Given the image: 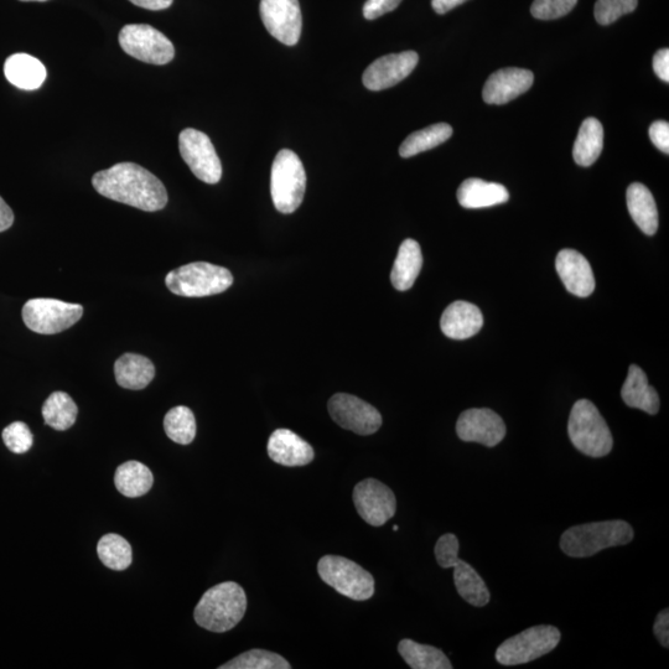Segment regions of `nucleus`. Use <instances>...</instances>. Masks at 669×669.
<instances>
[{
  "mask_svg": "<svg viewBox=\"0 0 669 669\" xmlns=\"http://www.w3.org/2000/svg\"><path fill=\"white\" fill-rule=\"evenodd\" d=\"M77 413L76 403L65 392H54L46 399L43 406V417L49 427L64 432L75 424Z\"/></svg>",
  "mask_w": 669,
  "mask_h": 669,
  "instance_id": "nucleus-32",
  "label": "nucleus"
},
{
  "mask_svg": "<svg viewBox=\"0 0 669 669\" xmlns=\"http://www.w3.org/2000/svg\"><path fill=\"white\" fill-rule=\"evenodd\" d=\"M354 503L362 520L373 527L386 525L397 511L393 491L376 479H366L355 486Z\"/></svg>",
  "mask_w": 669,
  "mask_h": 669,
  "instance_id": "nucleus-14",
  "label": "nucleus"
},
{
  "mask_svg": "<svg viewBox=\"0 0 669 669\" xmlns=\"http://www.w3.org/2000/svg\"><path fill=\"white\" fill-rule=\"evenodd\" d=\"M22 2H48V0H22Z\"/></svg>",
  "mask_w": 669,
  "mask_h": 669,
  "instance_id": "nucleus-47",
  "label": "nucleus"
},
{
  "mask_svg": "<svg viewBox=\"0 0 669 669\" xmlns=\"http://www.w3.org/2000/svg\"><path fill=\"white\" fill-rule=\"evenodd\" d=\"M653 70L662 81L669 82V50L662 49L653 56Z\"/></svg>",
  "mask_w": 669,
  "mask_h": 669,
  "instance_id": "nucleus-43",
  "label": "nucleus"
},
{
  "mask_svg": "<svg viewBox=\"0 0 669 669\" xmlns=\"http://www.w3.org/2000/svg\"><path fill=\"white\" fill-rule=\"evenodd\" d=\"M247 610V596L241 585L221 583L206 591L196 605V624L211 632H227L240 624Z\"/></svg>",
  "mask_w": 669,
  "mask_h": 669,
  "instance_id": "nucleus-2",
  "label": "nucleus"
},
{
  "mask_svg": "<svg viewBox=\"0 0 669 669\" xmlns=\"http://www.w3.org/2000/svg\"><path fill=\"white\" fill-rule=\"evenodd\" d=\"M651 142L661 152L669 153V124L665 121H657L650 127Z\"/></svg>",
  "mask_w": 669,
  "mask_h": 669,
  "instance_id": "nucleus-41",
  "label": "nucleus"
},
{
  "mask_svg": "<svg viewBox=\"0 0 669 669\" xmlns=\"http://www.w3.org/2000/svg\"><path fill=\"white\" fill-rule=\"evenodd\" d=\"M97 193L136 209L154 212L168 204V193L157 176L134 163H119L92 178Z\"/></svg>",
  "mask_w": 669,
  "mask_h": 669,
  "instance_id": "nucleus-1",
  "label": "nucleus"
},
{
  "mask_svg": "<svg viewBox=\"0 0 669 669\" xmlns=\"http://www.w3.org/2000/svg\"><path fill=\"white\" fill-rule=\"evenodd\" d=\"M510 199L505 186L481 179H468L458 190L459 204L465 209H484L505 204Z\"/></svg>",
  "mask_w": 669,
  "mask_h": 669,
  "instance_id": "nucleus-23",
  "label": "nucleus"
},
{
  "mask_svg": "<svg viewBox=\"0 0 669 669\" xmlns=\"http://www.w3.org/2000/svg\"><path fill=\"white\" fill-rule=\"evenodd\" d=\"M114 484L122 495L133 499L148 494L154 484V476L139 461H127L117 469Z\"/></svg>",
  "mask_w": 669,
  "mask_h": 669,
  "instance_id": "nucleus-29",
  "label": "nucleus"
},
{
  "mask_svg": "<svg viewBox=\"0 0 669 669\" xmlns=\"http://www.w3.org/2000/svg\"><path fill=\"white\" fill-rule=\"evenodd\" d=\"M459 539L453 533H446L438 539L435 544V558L440 567L444 569L453 568L459 559Z\"/></svg>",
  "mask_w": 669,
  "mask_h": 669,
  "instance_id": "nucleus-39",
  "label": "nucleus"
},
{
  "mask_svg": "<svg viewBox=\"0 0 669 669\" xmlns=\"http://www.w3.org/2000/svg\"><path fill=\"white\" fill-rule=\"evenodd\" d=\"M507 428L499 414L487 408L468 409L456 423V434L466 443L494 448L505 439Z\"/></svg>",
  "mask_w": 669,
  "mask_h": 669,
  "instance_id": "nucleus-15",
  "label": "nucleus"
},
{
  "mask_svg": "<svg viewBox=\"0 0 669 669\" xmlns=\"http://www.w3.org/2000/svg\"><path fill=\"white\" fill-rule=\"evenodd\" d=\"M268 455L274 463L295 468L314 460V449L298 434L289 429H277L268 440Z\"/></svg>",
  "mask_w": 669,
  "mask_h": 669,
  "instance_id": "nucleus-19",
  "label": "nucleus"
},
{
  "mask_svg": "<svg viewBox=\"0 0 669 669\" xmlns=\"http://www.w3.org/2000/svg\"><path fill=\"white\" fill-rule=\"evenodd\" d=\"M98 557L107 568L126 570L132 564L133 553L131 544L118 534H106L100 539L97 546Z\"/></svg>",
  "mask_w": 669,
  "mask_h": 669,
  "instance_id": "nucleus-33",
  "label": "nucleus"
},
{
  "mask_svg": "<svg viewBox=\"0 0 669 669\" xmlns=\"http://www.w3.org/2000/svg\"><path fill=\"white\" fill-rule=\"evenodd\" d=\"M627 209L632 220L643 233L653 236L658 230V211L651 191L645 185L634 183L627 189Z\"/></svg>",
  "mask_w": 669,
  "mask_h": 669,
  "instance_id": "nucleus-26",
  "label": "nucleus"
},
{
  "mask_svg": "<svg viewBox=\"0 0 669 669\" xmlns=\"http://www.w3.org/2000/svg\"><path fill=\"white\" fill-rule=\"evenodd\" d=\"M398 530H399V527H398V526H394V527H393V531H396V532H397Z\"/></svg>",
  "mask_w": 669,
  "mask_h": 669,
  "instance_id": "nucleus-48",
  "label": "nucleus"
},
{
  "mask_svg": "<svg viewBox=\"0 0 669 669\" xmlns=\"http://www.w3.org/2000/svg\"><path fill=\"white\" fill-rule=\"evenodd\" d=\"M164 429L169 439L180 445H189L196 437V419L190 408L179 406L167 413Z\"/></svg>",
  "mask_w": 669,
  "mask_h": 669,
  "instance_id": "nucleus-34",
  "label": "nucleus"
},
{
  "mask_svg": "<svg viewBox=\"0 0 669 669\" xmlns=\"http://www.w3.org/2000/svg\"><path fill=\"white\" fill-rule=\"evenodd\" d=\"M562 635L557 627L539 625L506 640L497 648L496 661L502 666L525 665L552 652Z\"/></svg>",
  "mask_w": 669,
  "mask_h": 669,
  "instance_id": "nucleus-8",
  "label": "nucleus"
},
{
  "mask_svg": "<svg viewBox=\"0 0 669 669\" xmlns=\"http://www.w3.org/2000/svg\"><path fill=\"white\" fill-rule=\"evenodd\" d=\"M307 190V174L302 160L289 149L274 159L271 176L273 204L280 214H293L302 205Z\"/></svg>",
  "mask_w": 669,
  "mask_h": 669,
  "instance_id": "nucleus-6",
  "label": "nucleus"
},
{
  "mask_svg": "<svg viewBox=\"0 0 669 669\" xmlns=\"http://www.w3.org/2000/svg\"><path fill=\"white\" fill-rule=\"evenodd\" d=\"M179 149L181 157L197 179L210 185L219 183L222 164L209 136L194 128H186L180 133Z\"/></svg>",
  "mask_w": 669,
  "mask_h": 669,
  "instance_id": "nucleus-11",
  "label": "nucleus"
},
{
  "mask_svg": "<svg viewBox=\"0 0 669 669\" xmlns=\"http://www.w3.org/2000/svg\"><path fill=\"white\" fill-rule=\"evenodd\" d=\"M3 440L7 448L14 454H24L34 443L33 434L27 424L14 422L3 430Z\"/></svg>",
  "mask_w": 669,
  "mask_h": 669,
  "instance_id": "nucleus-37",
  "label": "nucleus"
},
{
  "mask_svg": "<svg viewBox=\"0 0 669 669\" xmlns=\"http://www.w3.org/2000/svg\"><path fill=\"white\" fill-rule=\"evenodd\" d=\"M114 375L119 386L139 391L154 380L155 367L147 357L124 354L114 363Z\"/></svg>",
  "mask_w": 669,
  "mask_h": 669,
  "instance_id": "nucleus-25",
  "label": "nucleus"
},
{
  "mask_svg": "<svg viewBox=\"0 0 669 669\" xmlns=\"http://www.w3.org/2000/svg\"><path fill=\"white\" fill-rule=\"evenodd\" d=\"M14 222V214L2 197H0V232L9 230Z\"/></svg>",
  "mask_w": 669,
  "mask_h": 669,
  "instance_id": "nucleus-44",
  "label": "nucleus"
},
{
  "mask_svg": "<svg viewBox=\"0 0 669 669\" xmlns=\"http://www.w3.org/2000/svg\"><path fill=\"white\" fill-rule=\"evenodd\" d=\"M604 148V128L596 118H588L579 129L574 143L573 158L580 167H590L599 159Z\"/></svg>",
  "mask_w": 669,
  "mask_h": 669,
  "instance_id": "nucleus-28",
  "label": "nucleus"
},
{
  "mask_svg": "<svg viewBox=\"0 0 669 669\" xmlns=\"http://www.w3.org/2000/svg\"><path fill=\"white\" fill-rule=\"evenodd\" d=\"M578 0H534L531 13L539 20H553L572 12Z\"/></svg>",
  "mask_w": 669,
  "mask_h": 669,
  "instance_id": "nucleus-38",
  "label": "nucleus"
},
{
  "mask_svg": "<svg viewBox=\"0 0 669 669\" xmlns=\"http://www.w3.org/2000/svg\"><path fill=\"white\" fill-rule=\"evenodd\" d=\"M124 53L145 64L167 65L175 56L173 43L148 24L126 25L118 36Z\"/></svg>",
  "mask_w": 669,
  "mask_h": 669,
  "instance_id": "nucleus-10",
  "label": "nucleus"
},
{
  "mask_svg": "<svg viewBox=\"0 0 669 669\" xmlns=\"http://www.w3.org/2000/svg\"><path fill=\"white\" fill-rule=\"evenodd\" d=\"M84 315L80 304H70L56 299H31L23 308V320L28 329L41 335L62 333Z\"/></svg>",
  "mask_w": 669,
  "mask_h": 669,
  "instance_id": "nucleus-9",
  "label": "nucleus"
},
{
  "mask_svg": "<svg viewBox=\"0 0 669 669\" xmlns=\"http://www.w3.org/2000/svg\"><path fill=\"white\" fill-rule=\"evenodd\" d=\"M129 2L140 8L155 10V12L168 9L173 4V0H129Z\"/></svg>",
  "mask_w": 669,
  "mask_h": 669,
  "instance_id": "nucleus-45",
  "label": "nucleus"
},
{
  "mask_svg": "<svg viewBox=\"0 0 669 669\" xmlns=\"http://www.w3.org/2000/svg\"><path fill=\"white\" fill-rule=\"evenodd\" d=\"M399 655L412 669H451L453 665L442 650L429 645H420L413 640H402L398 645Z\"/></svg>",
  "mask_w": 669,
  "mask_h": 669,
  "instance_id": "nucleus-30",
  "label": "nucleus"
},
{
  "mask_svg": "<svg viewBox=\"0 0 669 669\" xmlns=\"http://www.w3.org/2000/svg\"><path fill=\"white\" fill-rule=\"evenodd\" d=\"M622 401L630 408L655 416L660 411V397L655 388L648 385L646 373L639 366L631 365L621 390Z\"/></svg>",
  "mask_w": 669,
  "mask_h": 669,
  "instance_id": "nucleus-22",
  "label": "nucleus"
},
{
  "mask_svg": "<svg viewBox=\"0 0 669 669\" xmlns=\"http://www.w3.org/2000/svg\"><path fill=\"white\" fill-rule=\"evenodd\" d=\"M220 669H290L289 662L278 653L266 650H251L233 658Z\"/></svg>",
  "mask_w": 669,
  "mask_h": 669,
  "instance_id": "nucleus-35",
  "label": "nucleus"
},
{
  "mask_svg": "<svg viewBox=\"0 0 669 669\" xmlns=\"http://www.w3.org/2000/svg\"><path fill=\"white\" fill-rule=\"evenodd\" d=\"M484 325V316L476 305L466 302H455L445 309L440 328L445 336L454 340H465L473 337Z\"/></svg>",
  "mask_w": 669,
  "mask_h": 669,
  "instance_id": "nucleus-20",
  "label": "nucleus"
},
{
  "mask_svg": "<svg viewBox=\"0 0 669 669\" xmlns=\"http://www.w3.org/2000/svg\"><path fill=\"white\" fill-rule=\"evenodd\" d=\"M453 136V128L446 123H437L433 126L414 132L399 148L402 158H411L427 150L437 148Z\"/></svg>",
  "mask_w": 669,
  "mask_h": 669,
  "instance_id": "nucleus-31",
  "label": "nucleus"
},
{
  "mask_svg": "<svg viewBox=\"0 0 669 669\" xmlns=\"http://www.w3.org/2000/svg\"><path fill=\"white\" fill-rule=\"evenodd\" d=\"M259 13L273 38L287 46L298 44L303 28L299 0H261Z\"/></svg>",
  "mask_w": 669,
  "mask_h": 669,
  "instance_id": "nucleus-13",
  "label": "nucleus"
},
{
  "mask_svg": "<svg viewBox=\"0 0 669 669\" xmlns=\"http://www.w3.org/2000/svg\"><path fill=\"white\" fill-rule=\"evenodd\" d=\"M4 75L10 84L20 90L34 91L43 86L48 72L43 62L28 54L9 56L4 64Z\"/></svg>",
  "mask_w": 669,
  "mask_h": 669,
  "instance_id": "nucleus-21",
  "label": "nucleus"
},
{
  "mask_svg": "<svg viewBox=\"0 0 669 669\" xmlns=\"http://www.w3.org/2000/svg\"><path fill=\"white\" fill-rule=\"evenodd\" d=\"M465 2L468 0H432V7L435 13L443 15Z\"/></svg>",
  "mask_w": 669,
  "mask_h": 669,
  "instance_id": "nucleus-46",
  "label": "nucleus"
},
{
  "mask_svg": "<svg viewBox=\"0 0 669 669\" xmlns=\"http://www.w3.org/2000/svg\"><path fill=\"white\" fill-rule=\"evenodd\" d=\"M318 573L325 584L346 598L365 601L375 594V579L371 573L350 559L325 556L319 560Z\"/></svg>",
  "mask_w": 669,
  "mask_h": 669,
  "instance_id": "nucleus-7",
  "label": "nucleus"
},
{
  "mask_svg": "<svg viewBox=\"0 0 669 669\" xmlns=\"http://www.w3.org/2000/svg\"><path fill=\"white\" fill-rule=\"evenodd\" d=\"M402 0H367L363 5V17L367 20H375L382 15L393 12L398 8Z\"/></svg>",
  "mask_w": 669,
  "mask_h": 669,
  "instance_id": "nucleus-40",
  "label": "nucleus"
},
{
  "mask_svg": "<svg viewBox=\"0 0 669 669\" xmlns=\"http://www.w3.org/2000/svg\"><path fill=\"white\" fill-rule=\"evenodd\" d=\"M639 0H596L594 15L600 25H610L622 15L634 12Z\"/></svg>",
  "mask_w": 669,
  "mask_h": 669,
  "instance_id": "nucleus-36",
  "label": "nucleus"
},
{
  "mask_svg": "<svg viewBox=\"0 0 669 669\" xmlns=\"http://www.w3.org/2000/svg\"><path fill=\"white\" fill-rule=\"evenodd\" d=\"M634 536L630 523L625 521L586 523L565 531L560 538V549L568 557L588 558L604 549L625 546Z\"/></svg>",
  "mask_w": 669,
  "mask_h": 669,
  "instance_id": "nucleus-3",
  "label": "nucleus"
},
{
  "mask_svg": "<svg viewBox=\"0 0 669 669\" xmlns=\"http://www.w3.org/2000/svg\"><path fill=\"white\" fill-rule=\"evenodd\" d=\"M556 268L569 293L586 298L595 290V277L588 259L574 250L558 253Z\"/></svg>",
  "mask_w": 669,
  "mask_h": 669,
  "instance_id": "nucleus-18",
  "label": "nucleus"
},
{
  "mask_svg": "<svg viewBox=\"0 0 669 669\" xmlns=\"http://www.w3.org/2000/svg\"><path fill=\"white\" fill-rule=\"evenodd\" d=\"M328 409L336 424L355 434H375L382 425L381 413L371 404L351 394H335L329 401Z\"/></svg>",
  "mask_w": 669,
  "mask_h": 669,
  "instance_id": "nucleus-12",
  "label": "nucleus"
},
{
  "mask_svg": "<svg viewBox=\"0 0 669 669\" xmlns=\"http://www.w3.org/2000/svg\"><path fill=\"white\" fill-rule=\"evenodd\" d=\"M653 632L657 637V640L660 641L661 645L665 648L669 647V610L665 609L658 614L653 625Z\"/></svg>",
  "mask_w": 669,
  "mask_h": 669,
  "instance_id": "nucleus-42",
  "label": "nucleus"
},
{
  "mask_svg": "<svg viewBox=\"0 0 669 669\" xmlns=\"http://www.w3.org/2000/svg\"><path fill=\"white\" fill-rule=\"evenodd\" d=\"M453 569L455 588L466 603L476 608H482L490 603L491 595L484 579L469 563L459 558Z\"/></svg>",
  "mask_w": 669,
  "mask_h": 669,
  "instance_id": "nucleus-27",
  "label": "nucleus"
},
{
  "mask_svg": "<svg viewBox=\"0 0 669 669\" xmlns=\"http://www.w3.org/2000/svg\"><path fill=\"white\" fill-rule=\"evenodd\" d=\"M418 61L419 56L414 51L382 56L363 72V85L371 91L387 90L407 79L416 69Z\"/></svg>",
  "mask_w": 669,
  "mask_h": 669,
  "instance_id": "nucleus-16",
  "label": "nucleus"
},
{
  "mask_svg": "<svg viewBox=\"0 0 669 669\" xmlns=\"http://www.w3.org/2000/svg\"><path fill=\"white\" fill-rule=\"evenodd\" d=\"M533 81L532 71L508 67L490 76L482 91V98L489 105H506L530 90Z\"/></svg>",
  "mask_w": 669,
  "mask_h": 669,
  "instance_id": "nucleus-17",
  "label": "nucleus"
},
{
  "mask_svg": "<svg viewBox=\"0 0 669 669\" xmlns=\"http://www.w3.org/2000/svg\"><path fill=\"white\" fill-rule=\"evenodd\" d=\"M568 434L575 448L590 458H604L613 450V434L599 409L588 399H580L574 404Z\"/></svg>",
  "mask_w": 669,
  "mask_h": 669,
  "instance_id": "nucleus-4",
  "label": "nucleus"
},
{
  "mask_svg": "<svg viewBox=\"0 0 669 669\" xmlns=\"http://www.w3.org/2000/svg\"><path fill=\"white\" fill-rule=\"evenodd\" d=\"M165 284L171 293L179 297H211L226 292L233 284V276L227 268L195 262L171 271L165 278Z\"/></svg>",
  "mask_w": 669,
  "mask_h": 669,
  "instance_id": "nucleus-5",
  "label": "nucleus"
},
{
  "mask_svg": "<svg viewBox=\"0 0 669 669\" xmlns=\"http://www.w3.org/2000/svg\"><path fill=\"white\" fill-rule=\"evenodd\" d=\"M423 267V254L417 241L406 240L399 247L391 273L393 287L399 292H406L416 283Z\"/></svg>",
  "mask_w": 669,
  "mask_h": 669,
  "instance_id": "nucleus-24",
  "label": "nucleus"
}]
</instances>
